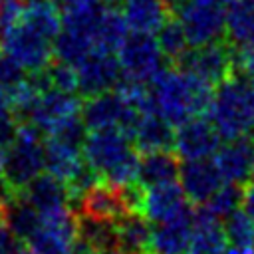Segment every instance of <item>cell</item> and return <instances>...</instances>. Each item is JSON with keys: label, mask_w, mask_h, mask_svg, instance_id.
I'll return each mask as SVG.
<instances>
[{"label": "cell", "mask_w": 254, "mask_h": 254, "mask_svg": "<svg viewBox=\"0 0 254 254\" xmlns=\"http://www.w3.org/2000/svg\"><path fill=\"white\" fill-rule=\"evenodd\" d=\"M212 91L214 87L198 75L181 67H165L149 83L151 109L175 127L206 113Z\"/></svg>", "instance_id": "cell-1"}, {"label": "cell", "mask_w": 254, "mask_h": 254, "mask_svg": "<svg viewBox=\"0 0 254 254\" xmlns=\"http://www.w3.org/2000/svg\"><path fill=\"white\" fill-rule=\"evenodd\" d=\"M206 117L220 139L254 135V83L234 73L220 81L212 91Z\"/></svg>", "instance_id": "cell-2"}, {"label": "cell", "mask_w": 254, "mask_h": 254, "mask_svg": "<svg viewBox=\"0 0 254 254\" xmlns=\"http://www.w3.org/2000/svg\"><path fill=\"white\" fill-rule=\"evenodd\" d=\"M42 171H44L42 131H38L32 123H20L16 137L0 153V177L14 190H22Z\"/></svg>", "instance_id": "cell-3"}, {"label": "cell", "mask_w": 254, "mask_h": 254, "mask_svg": "<svg viewBox=\"0 0 254 254\" xmlns=\"http://www.w3.org/2000/svg\"><path fill=\"white\" fill-rule=\"evenodd\" d=\"M117 60L125 77L147 85L167 67V58L163 56L153 34H129L117 50Z\"/></svg>", "instance_id": "cell-4"}, {"label": "cell", "mask_w": 254, "mask_h": 254, "mask_svg": "<svg viewBox=\"0 0 254 254\" xmlns=\"http://www.w3.org/2000/svg\"><path fill=\"white\" fill-rule=\"evenodd\" d=\"M171 12L183 24L190 46H204L224 40L226 8L198 0H175L171 4Z\"/></svg>", "instance_id": "cell-5"}, {"label": "cell", "mask_w": 254, "mask_h": 254, "mask_svg": "<svg viewBox=\"0 0 254 254\" xmlns=\"http://www.w3.org/2000/svg\"><path fill=\"white\" fill-rule=\"evenodd\" d=\"M139 117L141 111L131 107L117 89L91 95L85 99V103H81V121L87 131L119 127L131 139Z\"/></svg>", "instance_id": "cell-6"}, {"label": "cell", "mask_w": 254, "mask_h": 254, "mask_svg": "<svg viewBox=\"0 0 254 254\" xmlns=\"http://www.w3.org/2000/svg\"><path fill=\"white\" fill-rule=\"evenodd\" d=\"M40 216V224L28 238V246L36 254H73L77 240L75 210L64 206Z\"/></svg>", "instance_id": "cell-7"}, {"label": "cell", "mask_w": 254, "mask_h": 254, "mask_svg": "<svg viewBox=\"0 0 254 254\" xmlns=\"http://www.w3.org/2000/svg\"><path fill=\"white\" fill-rule=\"evenodd\" d=\"M135 151L137 149L133 141L119 127L91 129L89 133H85V139L81 143V155L85 163L99 177H105Z\"/></svg>", "instance_id": "cell-8"}, {"label": "cell", "mask_w": 254, "mask_h": 254, "mask_svg": "<svg viewBox=\"0 0 254 254\" xmlns=\"http://www.w3.org/2000/svg\"><path fill=\"white\" fill-rule=\"evenodd\" d=\"M175 65L198 75L200 79L216 87L220 81L230 77L234 71L232 46L226 40L210 42L204 46H190L187 54Z\"/></svg>", "instance_id": "cell-9"}, {"label": "cell", "mask_w": 254, "mask_h": 254, "mask_svg": "<svg viewBox=\"0 0 254 254\" xmlns=\"http://www.w3.org/2000/svg\"><path fill=\"white\" fill-rule=\"evenodd\" d=\"M0 48L14 56L30 73L46 69L54 58V42L30 28L26 22L4 32L0 36Z\"/></svg>", "instance_id": "cell-10"}, {"label": "cell", "mask_w": 254, "mask_h": 254, "mask_svg": "<svg viewBox=\"0 0 254 254\" xmlns=\"http://www.w3.org/2000/svg\"><path fill=\"white\" fill-rule=\"evenodd\" d=\"M75 71L77 93L83 97L111 91L121 79V65L113 52L93 50L75 65Z\"/></svg>", "instance_id": "cell-11"}, {"label": "cell", "mask_w": 254, "mask_h": 254, "mask_svg": "<svg viewBox=\"0 0 254 254\" xmlns=\"http://www.w3.org/2000/svg\"><path fill=\"white\" fill-rule=\"evenodd\" d=\"M79 113H81V101H79L77 93L50 87V89L42 91V95L38 97V103H36L28 123H32L38 131L52 135L58 127H62L65 121L77 117Z\"/></svg>", "instance_id": "cell-12"}, {"label": "cell", "mask_w": 254, "mask_h": 254, "mask_svg": "<svg viewBox=\"0 0 254 254\" xmlns=\"http://www.w3.org/2000/svg\"><path fill=\"white\" fill-rule=\"evenodd\" d=\"M220 147V135L214 129V125L208 121V117H192L181 125H177L175 131V151L177 157L183 161L192 159H208L212 157Z\"/></svg>", "instance_id": "cell-13"}, {"label": "cell", "mask_w": 254, "mask_h": 254, "mask_svg": "<svg viewBox=\"0 0 254 254\" xmlns=\"http://www.w3.org/2000/svg\"><path fill=\"white\" fill-rule=\"evenodd\" d=\"M179 181L187 200H190L196 206L204 204L224 183L214 159L210 157L185 161L179 169Z\"/></svg>", "instance_id": "cell-14"}, {"label": "cell", "mask_w": 254, "mask_h": 254, "mask_svg": "<svg viewBox=\"0 0 254 254\" xmlns=\"http://www.w3.org/2000/svg\"><path fill=\"white\" fill-rule=\"evenodd\" d=\"M194 230V210L187 204L179 214L157 222L151 234V254H187Z\"/></svg>", "instance_id": "cell-15"}, {"label": "cell", "mask_w": 254, "mask_h": 254, "mask_svg": "<svg viewBox=\"0 0 254 254\" xmlns=\"http://www.w3.org/2000/svg\"><path fill=\"white\" fill-rule=\"evenodd\" d=\"M214 163H216L224 183H234V185L244 187L252 177L254 135L228 139L214 153Z\"/></svg>", "instance_id": "cell-16"}, {"label": "cell", "mask_w": 254, "mask_h": 254, "mask_svg": "<svg viewBox=\"0 0 254 254\" xmlns=\"http://www.w3.org/2000/svg\"><path fill=\"white\" fill-rule=\"evenodd\" d=\"M75 208L81 214L101 218V220H111V222H117L121 216L129 212L125 198L121 194V189L109 183H95L89 190L81 194Z\"/></svg>", "instance_id": "cell-17"}, {"label": "cell", "mask_w": 254, "mask_h": 254, "mask_svg": "<svg viewBox=\"0 0 254 254\" xmlns=\"http://www.w3.org/2000/svg\"><path fill=\"white\" fill-rule=\"evenodd\" d=\"M187 204H189L187 196L179 183H175V181L159 183V185L145 187L141 214L149 222L157 224V222H163V220L179 214Z\"/></svg>", "instance_id": "cell-18"}, {"label": "cell", "mask_w": 254, "mask_h": 254, "mask_svg": "<svg viewBox=\"0 0 254 254\" xmlns=\"http://www.w3.org/2000/svg\"><path fill=\"white\" fill-rule=\"evenodd\" d=\"M22 194L40 214H46L64 206H71L67 185L62 179L54 177L52 173H40L38 177H34L22 189Z\"/></svg>", "instance_id": "cell-19"}, {"label": "cell", "mask_w": 254, "mask_h": 254, "mask_svg": "<svg viewBox=\"0 0 254 254\" xmlns=\"http://www.w3.org/2000/svg\"><path fill=\"white\" fill-rule=\"evenodd\" d=\"M131 141L137 151H171L175 147V129L173 125L163 119L159 113H141Z\"/></svg>", "instance_id": "cell-20"}, {"label": "cell", "mask_w": 254, "mask_h": 254, "mask_svg": "<svg viewBox=\"0 0 254 254\" xmlns=\"http://www.w3.org/2000/svg\"><path fill=\"white\" fill-rule=\"evenodd\" d=\"M171 14L169 0H123L125 22L139 34H157Z\"/></svg>", "instance_id": "cell-21"}, {"label": "cell", "mask_w": 254, "mask_h": 254, "mask_svg": "<svg viewBox=\"0 0 254 254\" xmlns=\"http://www.w3.org/2000/svg\"><path fill=\"white\" fill-rule=\"evenodd\" d=\"M226 236L220 218L208 212L202 204L194 210V230L187 254H224Z\"/></svg>", "instance_id": "cell-22"}, {"label": "cell", "mask_w": 254, "mask_h": 254, "mask_svg": "<svg viewBox=\"0 0 254 254\" xmlns=\"http://www.w3.org/2000/svg\"><path fill=\"white\" fill-rule=\"evenodd\" d=\"M83 165L85 159L81 155V147L64 143L54 137H48V141L44 143V169L62 179L65 185L79 173Z\"/></svg>", "instance_id": "cell-23"}, {"label": "cell", "mask_w": 254, "mask_h": 254, "mask_svg": "<svg viewBox=\"0 0 254 254\" xmlns=\"http://www.w3.org/2000/svg\"><path fill=\"white\" fill-rule=\"evenodd\" d=\"M117 250L121 254H151L153 226L141 212H127L117 222Z\"/></svg>", "instance_id": "cell-24"}, {"label": "cell", "mask_w": 254, "mask_h": 254, "mask_svg": "<svg viewBox=\"0 0 254 254\" xmlns=\"http://www.w3.org/2000/svg\"><path fill=\"white\" fill-rule=\"evenodd\" d=\"M224 40L234 50L254 44V0H230L224 14Z\"/></svg>", "instance_id": "cell-25"}, {"label": "cell", "mask_w": 254, "mask_h": 254, "mask_svg": "<svg viewBox=\"0 0 254 254\" xmlns=\"http://www.w3.org/2000/svg\"><path fill=\"white\" fill-rule=\"evenodd\" d=\"M179 159L171 151H149L139 157V171H137V181L143 187L159 185V183H169L179 179Z\"/></svg>", "instance_id": "cell-26"}, {"label": "cell", "mask_w": 254, "mask_h": 254, "mask_svg": "<svg viewBox=\"0 0 254 254\" xmlns=\"http://www.w3.org/2000/svg\"><path fill=\"white\" fill-rule=\"evenodd\" d=\"M77 242L89 250H117V226L111 220L77 212Z\"/></svg>", "instance_id": "cell-27"}, {"label": "cell", "mask_w": 254, "mask_h": 254, "mask_svg": "<svg viewBox=\"0 0 254 254\" xmlns=\"http://www.w3.org/2000/svg\"><path fill=\"white\" fill-rule=\"evenodd\" d=\"M40 212L28 202V198L22 194V190H18L4 206V222L10 226V230L16 234V238L28 240L34 230L40 224Z\"/></svg>", "instance_id": "cell-28"}, {"label": "cell", "mask_w": 254, "mask_h": 254, "mask_svg": "<svg viewBox=\"0 0 254 254\" xmlns=\"http://www.w3.org/2000/svg\"><path fill=\"white\" fill-rule=\"evenodd\" d=\"M127 36H129V26L125 22L123 12H119L115 6H107L95 28V36H93L95 50L117 54V50L121 48Z\"/></svg>", "instance_id": "cell-29"}, {"label": "cell", "mask_w": 254, "mask_h": 254, "mask_svg": "<svg viewBox=\"0 0 254 254\" xmlns=\"http://www.w3.org/2000/svg\"><path fill=\"white\" fill-rule=\"evenodd\" d=\"M22 22L54 42V38L62 30L60 6L54 0H26Z\"/></svg>", "instance_id": "cell-30"}, {"label": "cell", "mask_w": 254, "mask_h": 254, "mask_svg": "<svg viewBox=\"0 0 254 254\" xmlns=\"http://www.w3.org/2000/svg\"><path fill=\"white\" fill-rule=\"evenodd\" d=\"M93 50H95V46H93L91 38H87L85 34H79L75 30H69V28H62L60 34L54 38V58L58 62L69 64L73 67Z\"/></svg>", "instance_id": "cell-31"}, {"label": "cell", "mask_w": 254, "mask_h": 254, "mask_svg": "<svg viewBox=\"0 0 254 254\" xmlns=\"http://www.w3.org/2000/svg\"><path fill=\"white\" fill-rule=\"evenodd\" d=\"M163 56L167 58V62H173L177 64L185 54L187 50L190 48L189 44V38L183 30V24L177 20V16H169L167 22L157 30V36H155Z\"/></svg>", "instance_id": "cell-32"}, {"label": "cell", "mask_w": 254, "mask_h": 254, "mask_svg": "<svg viewBox=\"0 0 254 254\" xmlns=\"http://www.w3.org/2000/svg\"><path fill=\"white\" fill-rule=\"evenodd\" d=\"M222 230H224L226 242H230V246L244 248V250L252 248V244H254V218L244 208L242 210L236 208L234 212H230L224 218Z\"/></svg>", "instance_id": "cell-33"}, {"label": "cell", "mask_w": 254, "mask_h": 254, "mask_svg": "<svg viewBox=\"0 0 254 254\" xmlns=\"http://www.w3.org/2000/svg\"><path fill=\"white\" fill-rule=\"evenodd\" d=\"M242 192H244V187L242 185L222 183L220 189L202 206L208 212H212L216 218H226L230 212H234L242 204Z\"/></svg>", "instance_id": "cell-34"}, {"label": "cell", "mask_w": 254, "mask_h": 254, "mask_svg": "<svg viewBox=\"0 0 254 254\" xmlns=\"http://www.w3.org/2000/svg\"><path fill=\"white\" fill-rule=\"evenodd\" d=\"M46 69H48V77H50L52 87L62 89V91H69V93H77V71L73 65L52 60V64Z\"/></svg>", "instance_id": "cell-35"}, {"label": "cell", "mask_w": 254, "mask_h": 254, "mask_svg": "<svg viewBox=\"0 0 254 254\" xmlns=\"http://www.w3.org/2000/svg\"><path fill=\"white\" fill-rule=\"evenodd\" d=\"M24 79H26L24 65L14 56H10L6 50L0 48V87L4 91H10Z\"/></svg>", "instance_id": "cell-36"}, {"label": "cell", "mask_w": 254, "mask_h": 254, "mask_svg": "<svg viewBox=\"0 0 254 254\" xmlns=\"http://www.w3.org/2000/svg\"><path fill=\"white\" fill-rule=\"evenodd\" d=\"M26 0H0V36L22 22Z\"/></svg>", "instance_id": "cell-37"}, {"label": "cell", "mask_w": 254, "mask_h": 254, "mask_svg": "<svg viewBox=\"0 0 254 254\" xmlns=\"http://www.w3.org/2000/svg\"><path fill=\"white\" fill-rule=\"evenodd\" d=\"M232 58H234V75H240L244 79H254V44L244 46V48H232Z\"/></svg>", "instance_id": "cell-38"}, {"label": "cell", "mask_w": 254, "mask_h": 254, "mask_svg": "<svg viewBox=\"0 0 254 254\" xmlns=\"http://www.w3.org/2000/svg\"><path fill=\"white\" fill-rule=\"evenodd\" d=\"M18 119L16 115L12 113V109L8 107L6 101L0 103V153L12 143V139L16 137V131H18Z\"/></svg>", "instance_id": "cell-39"}, {"label": "cell", "mask_w": 254, "mask_h": 254, "mask_svg": "<svg viewBox=\"0 0 254 254\" xmlns=\"http://www.w3.org/2000/svg\"><path fill=\"white\" fill-rule=\"evenodd\" d=\"M18 250H20V240L4 222V218H0V254H18Z\"/></svg>", "instance_id": "cell-40"}, {"label": "cell", "mask_w": 254, "mask_h": 254, "mask_svg": "<svg viewBox=\"0 0 254 254\" xmlns=\"http://www.w3.org/2000/svg\"><path fill=\"white\" fill-rule=\"evenodd\" d=\"M242 206H244V210L254 218V181H252V185H248V187L244 189V192H242Z\"/></svg>", "instance_id": "cell-41"}, {"label": "cell", "mask_w": 254, "mask_h": 254, "mask_svg": "<svg viewBox=\"0 0 254 254\" xmlns=\"http://www.w3.org/2000/svg\"><path fill=\"white\" fill-rule=\"evenodd\" d=\"M73 254H121V252H119V250H107V252H101V250H89V248H85L83 244H79V242L75 240Z\"/></svg>", "instance_id": "cell-42"}, {"label": "cell", "mask_w": 254, "mask_h": 254, "mask_svg": "<svg viewBox=\"0 0 254 254\" xmlns=\"http://www.w3.org/2000/svg\"><path fill=\"white\" fill-rule=\"evenodd\" d=\"M198 2H204V4H214V6H222L226 8L230 4V0H198Z\"/></svg>", "instance_id": "cell-43"}, {"label": "cell", "mask_w": 254, "mask_h": 254, "mask_svg": "<svg viewBox=\"0 0 254 254\" xmlns=\"http://www.w3.org/2000/svg\"><path fill=\"white\" fill-rule=\"evenodd\" d=\"M224 254H248V250H244V248H236V246H230L228 250H224Z\"/></svg>", "instance_id": "cell-44"}, {"label": "cell", "mask_w": 254, "mask_h": 254, "mask_svg": "<svg viewBox=\"0 0 254 254\" xmlns=\"http://www.w3.org/2000/svg\"><path fill=\"white\" fill-rule=\"evenodd\" d=\"M54 2H56V4L60 6V8H64V6H67V4H71L73 0H54Z\"/></svg>", "instance_id": "cell-45"}, {"label": "cell", "mask_w": 254, "mask_h": 254, "mask_svg": "<svg viewBox=\"0 0 254 254\" xmlns=\"http://www.w3.org/2000/svg\"><path fill=\"white\" fill-rule=\"evenodd\" d=\"M97 2H101V4H105V6H115L119 0H97Z\"/></svg>", "instance_id": "cell-46"}, {"label": "cell", "mask_w": 254, "mask_h": 254, "mask_svg": "<svg viewBox=\"0 0 254 254\" xmlns=\"http://www.w3.org/2000/svg\"><path fill=\"white\" fill-rule=\"evenodd\" d=\"M18 254H36V252H34L32 248H20V250H18Z\"/></svg>", "instance_id": "cell-47"}, {"label": "cell", "mask_w": 254, "mask_h": 254, "mask_svg": "<svg viewBox=\"0 0 254 254\" xmlns=\"http://www.w3.org/2000/svg\"><path fill=\"white\" fill-rule=\"evenodd\" d=\"M2 101H6V91L0 87V103H2Z\"/></svg>", "instance_id": "cell-48"}, {"label": "cell", "mask_w": 254, "mask_h": 254, "mask_svg": "<svg viewBox=\"0 0 254 254\" xmlns=\"http://www.w3.org/2000/svg\"><path fill=\"white\" fill-rule=\"evenodd\" d=\"M250 179H252V181H254V165H252V177H250Z\"/></svg>", "instance_id": "cell-49"}, {"label": "cell", "mask_w": 254, "mask_h": 254, "mask_svg": "<svg viewBox=\"0 0 254 254\" xmlns=\"http://www.w3.org/2000/svg\"><path fill=\"white\" fill-rule=\"evenodd\" d=\"M250 254H254V244H252V248H250Z\"/></svg>", "instance_id": "cell-50"}, {"label": "cell", "mask_w": 254, "mask_h": 254, "mask_svg": "<svg viewBox=\"0 0 254 254\" xmlns=\"http://www.w3.org/2000/svg\"><path fill=\"white\" fill-rule=\"evenodd\" d=\"M252 83H254V79H252Z\"/></svg>", "instance_id": "cell-51"}]
</instances>
